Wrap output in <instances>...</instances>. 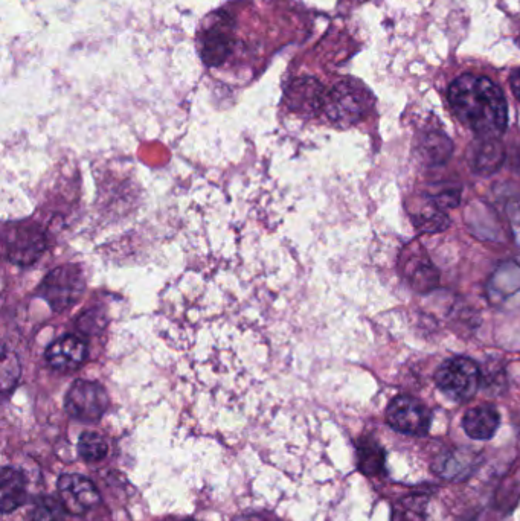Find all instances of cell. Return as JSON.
<instances>
[{
	"instance_id": "1",
	"label": "cell",
	"mask_w": 520,
	"mask_h": 521,
	"mask_svg": "<svg viewBox=\"0 0 520 521\" xmlns=\"http://www.w3.org/2000/svg\"><path fill=\"white\" fill-rule=\"evenodd\" d=\"M449 103L458 119L481 139H498L507 128L504 93L488 78L461 75L450 86Z\"/></svg>"
},
{
	"instance_id": "2",
	"label": "cell",
	"mask_w": 520,
	"mask_h": 521,
	"mask_svg": "<svg viewBox=\"0 0 520 521\" xmlns=\"http://www.w3.org/2000/svg\"><path fill=\"white\" fill-rule=\"evenodd\" d=\"M373 107V95L362 83L347 78L334 84L325 96L324 112L338 127H353L362 121Z\"/></svg>"
},
{
	"instance_id": "3",
	"label": "cell",
	"mask_w": 520,
	"mask_h": 521,
	"mask_svg": "<svg viewBox=\"0 0 520 521\" xmlns=\"http://www.w3.org/2000/svg\"><path fill=\"white\" fill-rule=\"evenodd\" d=\"M86 290L83 270L74 264L52 270L40 285L39 295L51 305L52 310L66 311L74 307Z\"/></svg>"
},
{
	"instance_id": "4",
	"label": "cell",
	"mask_w": 520,
	"mask_h": 521,
	"mask_svg": "<svg viewBox=\"0 0 520 521\" xmlns=\"http://www.w3.org/2000/svg\"><path fill=\"white\" fill-rule=\"evenodd\" d=\"M435 381L447 397L455 401H467L478 392L481 372L470 358H450L438 368Z\"/></svg>"
},
{
	"instance_id": "5",
	"label": "cell",
	"mask_w": 520,
	"mask_h": 521,
	"mask_svg": "<svg viewBox=\"0 0 520 521\" xmlns=\"http://www.w3.org/2000/svg\"><path fill=\"white\" fill-rule=\"evenodd\" d=\"M4 246L11 263L29 266L43 255L48 238L36 223H14L5 227Z\"/></svg>"
},
{
	"instance_id": "6",
	"label": "cell",
	"mask_w": 520,
	"mask_h": 521,
	"mask_svg": "<svg viewBox=\"0 0 520 521\" xmlns=\"http://www.w3.org/2000/svg\"><path fill=\"white\" fill-rule=\"evenodd\" d=\"M109 395L100 383L78 380L65 398V409L71 418L81 422H98L109 409Z\"/></svg>"
},
{
	"instance_id": "7",
	"label": "cell",
	"mask_w": 520,
	"mask_h": 521,
	"mask_svg": "<svg viewBox=\"0 0 520 521\" xmlns=\"http://www.w3.org/2000/svg\"><path fill=\"white\" fill-rule=\"evenodd\" d=\"M386 421L392 429L405 435H426L432 415L421 401L412 397H397L386 409Z\"/></svg>"
},
{
	"instance_id": "8",
	"label": "cell",
	"mask_w": 520,
	"mask_h": 521,
	"mask_svg": "<svg viewBox=\"0 0 520 521\" xmlns=\"http://www.w3.org/2000/svg\"><path fill=\"white\" fill-rule=\"evenodd\" d=\"M234 45L232 22L225 14H220L216 22L205 26L199 37V52L203 63L209 68H216L225 63Z\"/></svg>"
},
{
	"instance_id": "9",
	"label": "cell",
	"mask_w": 520,
	"mask_h": 521,
	"mask_svg": "<svg viewBox=\"0 0 520 521\" xmlns=\"http://www.w3.org/2000/svg\"><path fill=\"white\" fill-rule=\"evenodd\" d=\"M57 486L61 503L71 514H84L100 503V493L94 483L81 474H63L58 479Z\"/></svg>"
},
{
	"instance_id": "10",
	"label": "cell",
	"mask_w": 520,
	"mask_h": 521,
	"mask_svg": "<svg viewBox=\"0 0 520 521\" xmlns=\"http://www.w3.org/2000/svg\"><path fill=\"white\" fill-rule=\"evenodd\" d=\"M324 86L316 78L301 77L290 83L286 90V103L290 110L304 116H315L324 110Z\"/></svg>"
},
{
	"instance_id": "11",
	"label": "cell",
	"mask_w": 520,
	"mask_h": 521,
	"mask_svg": "<svg viewBox=\"0 0 520 521\" xmlns=\"http://www.w3.org/2000/svg\"><path fill=\"white\" fill-rule=\"evenodd\" d=\"M87 358V343L77 334H68L55 340L46 349V362L61 372L80 368Z\"/></svg>"
},
{
	"instance_id": "12",
	"label": "cell",
	"mask_w": 520,
	"mask_h": 521,
	"mask_svg": "<svg viewBox=\"0 0 520 521\" xmlns=\"http://www.w3.org/2000/svg\"><path fill=\"white\" fill-rule=\"evenodd\" d=\"M499 422L501 416L496 407L484 404V406L473 407L464 415L463 427L470 438L487 441L495 435Z\"/></svg>"
},
{
	"instance_id": "13",
	"label": "cell",
	"mask_w": 520,
	"mask_h": 521,
	"mask_svg": "<svg viewBox=\"0 0 520 521\" xmlns=\"http://www.w3.org/2000/svg\"><path fill=\"white\" fill-rule=\"evenodd\" d=\"M0 508L4 514L16 511L26 500V477L22 471L5 467L0 477Z\"/></svg>"
},
{
	"instance_id": "14",
	"label": "cell",
	"mask_w": 520,
	"mask_h": 521,
	"mask_svg": "<svg viewBox=\"0 0 520 521\" xmlns=\"http://www.w3.org/2000/svg\"><path fill=\"white\" fill-rule=\"evenodd\" d=\"M469 162L475 173H495L504 162L502 145L499 144L498 139H481L479 144L470 151Z\"/></svg>"
},
{
	"instance_id": "15",
	"label": "cell",
	"mask_w": 520,
	"mask_h": 521,
	"mask_svg": "<svg viewBox=\"0 0 520 521\" xmlns=\"http://www.w3.org/2000/svg\"><path fill=\"white\" fill-rule=\"evenodd\" d=\"M386 454L374 438H362L357 442V467L365 476H380L385 471Z\"/></svg>"
},
{
	"instance_id": "16",
	"label": "cell",
	"mask_w": 520,
	"mask_h": 521,
	"mask_svg": "<svg viewBox=\"0 0 520 521\" xmlns=\"http://www.w3.org/2000/svg\"><path fill=\"white\" fill-rule=\"evenodd\" d=\"M478 465V459L472 454H444L437 459L434 464V470L437 471L438 476L444 479L458 480L461 477H467L472 473L473 468Z\"/></svg>"
},
{
	"instance_id": "17",
	"label": "cell",
	"mask_w": 520,
	"mask_h": 521,
	"mask_svg": "<svg viewBox=\"0 0 520 521\" xmlns=\"http://www.w3.org/2000/svg\"><path fill=\"white\" fill-rule=\"evenodd\" d=\"M412 259L409 258L406 261V273H408L409 281L414 284L418 290L426 291L429 288L435 287L437 284V270L429 263V259L424 256L421 258L420 255H411Z\"/></svg>"
},
{
	"instance_id": "18",
	"label": "cell",
	"mask_w": 520,
	"mask_h": 521,
	"mask_svg": "<svg viewBox=\"0 0 520 521\" xmlns=\"http://www.w3.org/2000/svg\"><path fill=\"white\" fill-rule=\"evenodd\" d=\"M427 502V497L421 494L403 497L392 506L391 521H426Z\"/></svg>"
},
{
	"instance_id": "19",
	"label": "cell",
	"mask_w": 520,
	"mask_h": 521,
	"mask_svg": "<svg viewBox=\"0 0 520 521\" xmlns=\"http://www.w3.org/2000/svg\"><path fill=\"white\" fill-rule=\"evenodd\" d=\"M421 156L431 162V164H443L444 160L449 159L452 153V144L449 138L440 133H431V135L424 136L421 141Z\"/></svg>"
},
{
	"instance_id": "20",
	"label": "cell",
	"mask_w": 520,
	"mask_h": 521,
	"mask_svg": "<svg viewBox=\"0 0 520 521\" xmlns=\"http://www.w3.org/2000/svg\"><path fill=\"white\" fill-rule=\"evenodd\" d=\"M78 453H80L81 459L89 464H94V462H100L106 458L109 453V445H107L106 439L98 433L86 432L80 436V441H78Z\"/></svg>"
},
{
	"instance_id": "21",
	"label": "cell",
	"mask_w": 520,
	"mask_h": 521,
	"mask_svg": "<svg viewBox=\"0 0 520 521\" xmlns=\"http://www.w3.org/2000/svg\"><path fill=\"white\" fill-rule=\"evenodd\" d=\"M66 508L54 497H42L34 503L29 521H66Z\"/></svg>"
},
{
	"instance_id": "22",
	"label": "cell",
	"mask_w": 520,
	"mask_h": 521,
	"mask_svg": "<svg viewBox=\"0 0 520 521\" xmlns=\"http://www.w3.org/2000/svg\"><path fill=\"white\" fill-rule=\"evenodd\" d=\"M447 224H449V218L440 209L427 206L418 212L417 226L423 232L443 231Z\"/></svg>"
},
{
	"instance_id": "23",
	"label": "cell",
	"mask_w": 520,
	"mask_h": 521,
	"mask_svg": "<svg viewBox=\"0 0 520 521\" xmlns=\"http://www.w3.org/2000/svg\"><path fill=\"white\" fill-rule=\"evenodd\" d=\"M19 375V360H17L16 355L8 354V348L5 346L4 357H2V386H4L5 392L13 389Z\"/></svg>"
},
{
	"instance_id": "24",
	"label": "cell",
	"mask_w": 520,
	"mask_h": 521,
	"mask_svg": "<svg viewBox=\"0 0 520 521\" xmlns=\"http://www.w3.org/2000/svg\"><path fill=\"white\" fill-rule=\"evenodd\" d=\"M511 89H513L514 95L520 100V69L511 78Z\"/></svg>"
},
{
	"instance_id": "25",
	"label": "cell",
	"mask_w": 520,
	"mask_h": 521,
	"mask_svg": "<svg viewBox=\"0 0 520 521\" xmlns=\"http://www.w3.org/2000/svg\"><path fill=\"white\" fill-rule=\"evenodd\" d=\"M519 45H520V39H519Z\"/></svg>"
}]
</instances>
